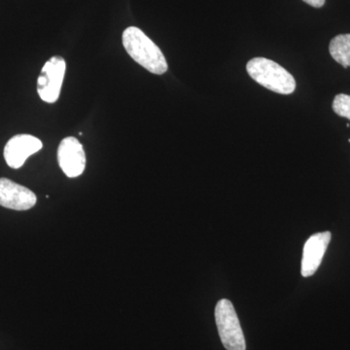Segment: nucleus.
<instances>
[{
    "label": "nucleus",
    "instance_id": "5",
    "mask_svg": "<svg viewBox=\"0 0 350 350\" xmlns=\"http://www.w3.org/2000/svg\"><path fill=\"white\" fill-rule=\"evenodd\" d=\"M57 162L69 178H75L84 172L86 155L83 145L77 138L70 137L62 140L57 148Z\"/></svg>",
    "mask_w": 350,
    "mask_h": 350
},
{
    "label": "nucleus",
    "instance_id": "1",
    "mask_svg": "<svg viewBox=\"0 0 350 350\" xmlns=\"http://www.w3.org/2000/svg\"><path fill=\"white\" fill-rule=\"evenodd\" d=\"M123 45L131 59L154 75L167 72V59L162 51L142 29L130 27L123 32Z\"/></svg>",
    "mask_w": 350,
    "mask_h": 350
},
{
    "label": "nucleus",
    "instance_id": "6",
    "mask_svg": "<svg viewBox=\"0 0 350 350\" xmlns=\"http://www.w3.org/2000/svg\"><path fill=\"white\" fill-rule=\"evenodd\" d=\"M42 142L31 135H17L11 138L4 147V159L7 165L18 170L24 165L29 157L42 149Z\"/></svg>",
    "mask_w": 350,
    "mask_h": 350
},
{
    "label": "nucleus",
    "instance_id": "2",
    "mask_svg": "<svg viewBox=\"0 0 350 350\" xmlns=\"http://www.w3.org/2000/svg\"><path fill=\"white\" fill-rule=\"evenodd\" d=\"M246 70L254 81L273 93L290 94L296 90V81L291 73L271 59L265 57L250 59Z\"/></svg>",
    "mask_w": 350,
    "mask_h": 350
},
{
    "label": "nucleus",
    "instance_id": "7",
    "mask_svg": "<svg viewBox=\"0 0 350 350\" xmlns=\"http://www.w3.org/2000/svg\"><path fill=\"white\" fill-rule=\"evenodd\" d=\"M36 202V195L29 189L10 179L0 178V206L13 211H29Z\"/></svg>",
    "mask_w": 350,
    "mask_h": 350
},
{
    "label": "nucleus",
    "instance_id": "8",
    "mask_svg": "<svg viewBox=\"0 0 350 350\" xmlns=\"http://www.w3.org/2000/svg\"><path fill=\"white\" fill-rule=\"evenodd\" d=\"M331 238L330 232H317L306 241L301 260V275L304 278H308L317 273Z\"/></svg>",
    "mask_w": 350,
    "mask_h": 350
},
{
    "label": "nucleus",
    "instance_id": "4",
    "mask_svg": "<svg viewBox=\"0 0 350 350\" xmlns=\"http://www.w3.org/2000/svg\"><path fill=\"white\" fill-rule=\"evenodd\" d=\"M66 64L63 57L54 56L44 64L38 79V92L41 100L55 103L63 86Z\"/></svg>",
    "mask_w": 350,
    "mask_h": 350
},
{
    "label": "nucleus",
    "instance_id": "9",
    "mask_svg": "<svg viewBox=\"0 0 350 350\" xmlns=\"http://www.w3.org/2000/svg\"><path fill=\"white\" fill-rule=\"evenodd\" d=\"M329 51L332 57L345 68L350 66V34H340L332 39Z\"/></svg>",
    "mask_w": 350,
    "mask_h": 350
},
{
    "label": "nucleus",
    "instance_id": "10",
    "mask_svg": "<svg viewBox=\"0 0 350 350\" xmlns=\"http://www.w3.org/2000/svg\"><path fill=\"white\" fill-rule=\"evenodd\" d=\"M333 110L338 116L350 120V96L340 94L333 101Z\"/></svg>",
    "mask_w": 350,
    "mask_h": 350
},
{
    "label": "nucleus",
    "instance_id": "11",
    "mask_svg": "<svg viewBox=\"0 0 350 350\" xmlns=\"http://www.w3.org/2000/svg\"><path fill=\"white\" fill-rule=\"evenodd\" d=\"M308 5L315 7V8H320L325 4V0H303Z\"/></svg>",
    "mask_w": 350,
    "mask_h": 350
},
{
    "label": "nucleus",
    "instance_id": "3",
    "mask_svg": "<svg viewBox=\"0 0 350 350\" xmlns=\"http://www.w3.org/2000/svg\"><path fill=\"white\" fill-rule=\"evenodd\" d=\"M215 320L221 342L227 350H246L245 338L234 306L227 299L218 301Z\"/></svg>",
    "mask_w": 350,
    "mask_h": 350
}]
</instances>
